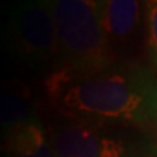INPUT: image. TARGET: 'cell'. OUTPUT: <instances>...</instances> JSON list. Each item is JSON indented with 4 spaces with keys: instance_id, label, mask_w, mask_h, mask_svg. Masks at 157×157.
Returning a JSON list of instances; mask_svg holds the SVG:
<instances>
[{
    "instance_id": "6da1fadb",
    "label": "cell",
    "mask_w": 157,
    "mask_h": 157,
    "mask_svg": "<svg viewBox=\"0 0 157 157\" xmlns=\"http://www.w3.org/2000/svg\"><path fill=\"white\" fill-rule=\"evenodd\" d=\"M50 102L78 122H146L154 117L157 90L140 74H74L58 67L45 82Z\"/></svg>"
},
{
    "instance_id": "7a4b0ae2",
    "label": "cell",
    "mask_w": 157,
    "mask_h": 157,
    "mask_svg": "<svg viewBox=\"0 0 157 157\" xmlns=\"http://www.w3.org/2000/svg\"><path fill=\"white\" fill-rule=\"evenodd\" d=\"M60 48V67L74 74H93L109 67L112 48L101 19L99 2L52 0Z\"/></svg>"
},
{
    "instance_id": "3957f363",
    "label": "cell",
    "mask_w": 157,
    "mask_h": 157,
    "mask_svg": "<svg viewBox=\"0 0 157 157\" xmlns=\"http://www.w3.org/2000/svg\"><path fill=\"white\" fill-rule=\"evenodd\" d=\"M2 41L28 66L60 61L57 28L48 2H25L12 6L2 21Z\"/></svg>"
},
{
    "instance_id": "277c9868",
    "label": "cell",
    "mask_w": 157,
    "mask_h": 157,
    "mask_svg": "<svg viewBox=\"0 0 157 157\" xmlns=\"http://www.w3.org/2000/svg\"><path fill=\"white\" fill-rule=\"evenodd\" d=\"M52 148L57 157H121L122 144L102 134L93 125L67 119L52 128Z\"/></svg>"
},
{
    "instance_id": "5b68a950",
    "label": "cell",
    "mask_w": 157,
    "mask_h": 157,
    "mask_svg": "<svg viewBox=\"0 0 157 157\" xmlns=\"http://www.w3.org/2000/svg\"><path fill=\"white\" fill-rule=\"evenodd\" d=\"M0 153L2 157H57L52 143L36 118L5 128Z\"/></svg>"
},
{
    "instance_id": "8992f818",
    "label": "cell",
    "mask_w": 157,
    "mask_h": 157,
    "mask_svg": "<svg viewBox=\"0 0 157 157\" xmlns=\"http://www.w3.org/2000/svg\"><path fill=\"white\" fill-rule=\"evenodd\" d=\"M101 19L109 42L125 41L135 32L140 21V2L135 0H108L99 2Z\"/></svg>"
},
{
    "instance_id": "52a82bcc",
    "label": "cell",
    "mask_w": 157,
    "mask_h": 157,
    "mask_svg": "<svg viewBox=\"0 0 157 157\" xmlns=\"http://www.w3.org/2000/svg\"><path fill=\"white\" fill-rule=\"evenodd\" d=\"M34 118V111L28 99L16 92H0V124L5 128L26 122Z\"/></svg>"
},
{
    "instance_id": "ba28073f",
    "label": "cell",
    "mask_w": 157,
    "mask_h": 157,
    "mask_svg": "<svg viewBox=\"0 0 157 157\" xmlns=\"http://www.w3.org/2000/svg\"><path fill=\"white\" fill-rule=\"evenodd\" d=\"M147 31H148V45L151 50L153 61L157 67V2L147 3Z\"/></svg>"
},
{
    "instance_id": "9c48e42d",
    "label": "cell",
    "mask_w": 157,
    "mask_h": 157,
    "mask_svg": "<svg viewBox=\"0 0 157 157\" xmlns=\"http://www.w3.org/2000/svg\"><path fill=\"white\" fill-rule=\"evenodd\" d=\"M154 118H156V122H157V98H156V105H154Z\"/></svg>"
}]
</instances>
